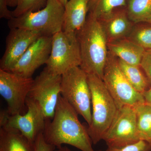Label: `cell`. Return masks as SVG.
<instances>
[{
	"label": "cell",
	"instance_id": "obj_1",
	"mask_svg": "<svg viewBox=\"0 0 151 151\" xmlns=\"http://www.w3.org/2000/svg\"><path fill=\"white\" fill-rule=\"evenodd\" d=\"M78 115L60 95L54 117L46 120L43 135L47 142L55 148L68 145L81 151H97L92 147L87 128L81 124Z\"/></svg>",
	"mask_w": 151,
	"mask_h": 151
},
{
	"label": "cell",
	"instance_id": "obj_18",
	"mask_svg": "<svg viewBox=\"0 0 151 151\" xmlns=\"http://www.w3.org/2000/svg\"><path fill=\"white\" fill-rule=\"evenodd\" d=\"M118 61L122 72L136 91L143 94L149 89L151 82L140 66L128 64L119 58Z\"/></svg>",
	"mask_w": 151,
	"mask_h": 151
},
{
	"label": "cell",
	"instance_id": "obj_11",
	"mask_svg": "<svg viewBox=\"0 0 151 151\" xmlns=\"http://www.w3.org/2000/svg\"><path fill=\"white\" fill-rule=\"evenodd\" d=\"M108 147H119L141 140L136 123L134 107L118 108L116 116L103 137Z\"/></svg>",
	"mask_w": 151,
	"mask_h": 151
},
{
	"label": "cell",
	"instance_id": "obj_31",
	"mask_svg": "<svg viewBox=\"0 0 151 151\" xmlns=\"http://www.w3.org/2000/svg\"><path fill=\"white\" fill-rule=\"evenodd\" d=\"M60 1V2L63 4V5L65 6V4H66V3H67L68 1V0H59Z\"/></svg>",
	"mask_w": 151,
	"mask_h": 151
},
{
	"label": "cell",
	"instance_id": "obj_5",
	"mask_svg": "<svg viewBox=\"0 0 151 151\" xmlns=\"http://www.w3.org/2000/svg\"><path fill=\"white\" fill-rule=\"evenodd\" d=\"M60 95L89 126L92 123V95L87 74L75 67L61 75Z\"/></svg>",
	"mask_w": 151,
	"mask_h": 151
},
{
	"label": "cell",
	"instance_id": "obj_26",
	"mask_svg": "<svg viewBox=\"0 0 151 151\" xmlns=\"http://www.w3.org/2000/svg\"><path fill=\"white\" fill-rule=\"evenodd\" d=\"M55 148L45 141L43 133L40 134L35 142V151H52Z\"/></svg>",
	"mask_w": 151,
	"mask_h": 151
},
{
	"label": "cell",
	"instance_id": "obj_3",
	"mask_svg": "<svg viewBox=\"0 0 151 151\" xmlns=\"http://www.w3.org/2000/svg\"><path fill=\"white\" fill-rule=\"evenodd\" d=\"M92 95V123L87 128L93 145L103 137L116 116L118 108L103 79L94 74H87Z\"/></svg>",
	"mask_w": 151,
	"mask_h": 151
},
{
	"label": "cell",
	"instance_id": "obj_33",
	"mask_svg": "<svg viewBox=\"0 0 151 151\" xmlns=\"http://www.w3.org/2000/svg\"></svg>",
	"mask_w": 151,
	"mask_h": 151
},
{
	"label": "cell",
	"instance_id": "obj_8",
	"mask_svg": "<svg viewBox=\"0 0 151 151\" xmlns=\"http://www.w3.org/2000/svg\"><path fill=\"white\" fill-rule=\"evenodd\" d=\"M27 111L24 114L10 115L7 110L0 113V127L16 130L32 143L45 129L46 119L42 109L35 101L27 97Z\"/></svg>",
	"mask_w": 151,
	"mask_h": 151
},
{
	"label": "cell",
	"instance_id": "obj_29",
	"mask_svg": "<svg viewBox=\"0 0 151 151\" xmlns=\"http://www.w3.org/2000/svg\"><path fill=\"white\" fill-rule=\"evenodd\" d=\"M22 0H7L8 6L11 7H16Z\"/></svg>",
	"mask_w": 151,
	"mask_h": 151
},
{
	"label": "cell",
	"instance_id": "obj_28",
	"mask_svg": "<svg viewBox=\"0 0 151 151\" xmlns=\"http://www.w3.org/2000/svg\"><path fill=\"white\" fill-rule=\"evenodd\" d=\"M145 102L151 106V85L149 89L143 94Z\"/></svg>",
	"mask_w": 151,
	"mask_h": 151
},
{
	"label": "cell",
	"instance_id": "obj_17",
	"mask_svg": "<svg viewBox=\"0 0 151 151\" xmlns=\"http://www.w3.org/2000/svg\"><path fill=\"white\" fill-rule=\"evenodd\" d=\"M0 151H35V142L16 130L1 127Z\"/></svg>",
	"mask_w": 151,
	"mask_h": 151
},
{
	"label": "cell",
	"instance_id": "obj_32",
	"mask_svg": "<svg viewBox=\"0 0 151 151\" xmlns=\"http://www.w3.org/2000/svg\"><path fill=\"white\" fill-rule=\"evenodd\" d=\"M149 143H150V145L151 148V140L150 141V142H149Z\"/></svg>",
	"mask_w": 151,
	"mask_h": 151
},
{
	"label": "cell",
	"instance_id": "obj_14",
	"mask_svg": "<svg viewBox=\"0 0 151 151\" xmlns=\"http://www.w3.org/2000/svg\"><path fill=\"white\" fill-rule=\"evenodd\" d=\"M99 21L105 32L108 43L128 37L134 25L129 18L127 7L116 9Z\"/></svg>",
	"mask_w": 151,
	"mask_h": 151
},
{
	"label": "cell",
	"instance_id": "obj_21",
	"mask_svg": "<svg viewBox=\"0 0 151 151\" xmlns=\"http://www.w3.org/2000/svg\"><path fill=\"white\" fill-rule=\"evenodd\" d=\"M134 108L139 137L149 143L151 139V106L145 103Z\"/></svg>",
	"mask_w": 151,
	"mask_h": 151
},
{
	"label": "cell",
	"instance_id": "obj_19",
	"mask_svg": "<svg viewBox=\"0 0 151 151\" xmlns=\"http://www.w3.org/2000/svg\"><path fill=\"white\" fill-rule=\"evenodd\" d=\"M127 9L130 19L134 24H151V0H127Z\"/></svg>",
	"mask_w": 151,
	"mask_h": 151
},
{
	"label": "cell",
	"instance_id": "obj_9",
	"mask_svg": "<svg viewBox=\"0 0 151 151\" xmlns=\"http://www.w3.org/2000/svg\"><path fill=\"white\" fill-rule=\"evenodd\" d=\"M61 81V76L52 74L45 68L34 79L28 97L39 105L46 119L54 117L60 95Z\"/></svg>",
	"mask_w": 151,
	"mask_h": 151
},
{
	"label": "cell",
	"instance_id": "obj_2",
	"mask_svg": "<svg viewBox=\"0 0 151 151\" xmlns=\"http://www.w3.org/2000/svg\"><path fill=\"white\" fill-rule=\"evenodd\" d=\"M76 36L81 53L80 67L86 74L102 79L109 50L107 37L100 21L87 15L85 24Z\"/></svg>",
	"mask_w": 151,
	"mask_h": 151
},
{
	"label": "cell",
	"instance_id": "obj_4",
	"mask_svg": "<svg viewBox=\"0 0 151 151\" xmlns=\"http://www.w3.org/2000/svg\"><path fill=\"white\" fill-rule=\"evenodd\" d=\"M65 6L59 0H48L44 8L31 12L8 20L10 29L34 31L51 36L63 30Z\"/></svg>",
	"mask_w": 151,
	"mask_h": 151
},
{
	"label": "cell",
	"instance_id": "obj_30",
	"mask_svg": "<svg viewBox=\"0 0 151 151\" xmlns=\"http://www.w3.org/2000/svg\"><path fill=\"white\" fill-rule=\"evenodd\" d=\"M52 151H71L66 146H62L59 147L55 148Z\"/></svg>",
	"mask_w": 151,
	"mask_h": 151
},
{
	"label": "cell",
	"instance_id": "obj_16",
	"mask_svg": "<svg viewBox=\"0 0 151 151\" xmlns=\"http://www.w3.org/2000/svg\"><path fill=\"white\" fill-rule=\"evenodd\" d=\"M108 49L119 59L131 65L140 66L145 50L128 38L109 42Z\"/></svg>",
	"mask_w": 151,
	"mask_h": 151
},
{
	"label": "cell",
	"instance_id": "obj_20",
	"mask_svg": "<svg viewBox=\"0 0 151 151\" xmlns=\"http://www.w3.org/2000/svg\"><path fill=\"white\" fill-rule=\"evenodd\" d=\"M127 0H89L88 15L100 20L119 8L127 7Z\"/></svg>",
	"mask_w": 151,
	"mask_h": 151
},
{
	"label": "cell",
	"instance_id": "obj_13",
	"mask_svg": "<svg viewBox=\"0 0 151 151\" xmlns=\"http://www.w3.org/2000/svg\"><path fill=\"white\" fill-rule=\"evenodd\" d=\"M52 37L41 36L30 46L10 72L32 78L39 68L46 64L52 47Z\"/></svg>",
	"mask_w": 151,
	"mask_h": 151
},
{
	"label": "cell",
	"instance_id": "obj_12",
	"mask_svg": "<svg viewBox=\"0 0 151 151\" xmlns=\"http://www.w3.org/2000/svg\"><path fill=\"white\" fill-rule=\"evenodd\" d=\"M42 35L34 31L10 29L6 38V48L0 61V69L10 71L30 46Z\"/></svg>",
	"mask_w": 151,
	"mask_h": 151
},
{
	"label": "cell",
	"instance_id": "obj_27",
	"mask_svg": "<svg viewBox=\"0 0 151 151\" xmlns=\"http://www.w3.org/2000/svg\"><path fill=\"white\" fill-rule=\"evenodd\" d=\"M7 0H0V18L10 19L12 18V11L8 8Z\"/></svg>",
	"mask_w": 151,
	"mask_h": 151
},
{
	"label": "cell",
	"instance_id": "obj_15",
	"mask_svg": "<svg viewBox=\"0 0 151 151\" xmlns=\"http://www.w3.org/2000/svg\"><path fill=\"white\" fill-rule=\"evenodd\" d=\"M89 0H68L65 6L63 30L77 33L85 24L88 14Z\"/></svg>",
	"mask_w": 151,
	"mask_h": 151
},
{
	"label": "cell",
	"instance_id": "obj_7",
	"mask_svg": "<svg viewBox=\"0 0 151 151\" xmlns=\"http://www.w3.org/2000/svg\"><path fill=\"white\" fill-rule=\"evenodd\" d=\"M102 79L118 108L145 103L143 94L134 89L122 72L118 58L109 51Z\"/></svg>",
	"mask_w": 151,
	"mask_h": 151
},
{
	"label": "cell",
	"instance_id": "obj_22",
	"mask_svg": "<svg viewBox=\"0 0 151 151\" xmlns=\"http://www.w3.org/2000/svg\"><path fill=\"white\" fill-rule=\"evenodd\" d=\"M127 38L145 50H151V24H135Z\"/></svg>",
	"mask_w": 151,
	"mask_h": 151
},
{
	"label": "cell",
	"instance_id": "obj_10",
	"mask_svg": "<svg viewBox=\"0 0 151 151\" xmlns=\"http://www.w3.org/2000/svg\"><path fill=\"white\" fill-rule=\"evenodd\" d=\"M33 81L32 78L0 69V94L6 102L10 115L23 112Z\"/></svg>",
	"mask_w": 151,
	"mask_h": 151
},
{
	"label": "cell",
	"instance_id": "obj_23",
	"mask_svg": "<svg viewBox=\"0 0 151 151\" xmlns=\"http://www.w3.org/2000/svg\"><path fill=\"white\" fill-rule=\"evenodd\" d=\"M48 0H22L14 10L12 17H17L29 12H36L44 8Z\"/></svg>",
	"mask_w": 151,
	"mask_h": 151
},
{
	"label": "cell",
	"instance_id": "obj_24",
	"mask_svg": "<svg viewBox=\"0 0 151 151\" xmlns=\"http://www.w3.org/2000/svg\"><path fill=\"white\" fill-rule=\"evenodd\" d=\"M151 150L150 143L147 141L140 140L119 147H108L105 151H150Z\"/></svg>",
	"mask_w": 151,
	"mask_h": 151
},
{
	"label": "cell",
	"instance_id": "obj_25",
	"mask_svg": "<svg viewBox=\"0 0 151 151\" xmlns=\"http://www.w3.org/2000/svg\"><path fill=\"white\" fill-rule=\"evenodd\" d=\"M140 67L151 82V50L145 51L141 61Z\"/></svg>",
	"mask_w": 151,
	"mask_h": 151
},
{
	"label": "cell",
	"instance_id": "obj_6",
	"mask_svg": "<svg viewBox=\"0 0 151 151\" xmlns=\"http://www.w3.org/2000/svg\"><path fill=\"white\" fill-rule=\"evenodd\" d=\"M81 63L80 47L76 34L63 31L52 36L50 55L45 68L50 73L61 76Z\"/></svg>",
	"mask_w": 151,
	"mask_h": 151
}]
</instances>
